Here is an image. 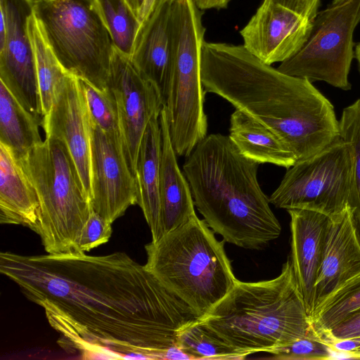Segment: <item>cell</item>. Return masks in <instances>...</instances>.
I'll return each mask as SVG.
<instances>
[{
    "instance_id": "obj_20",
    "label": "cell",
    "mask_w": 360,
    "mask_h": 360,
    "mask_svg": "<svg viewBox=\"0 0 360 360\" xmlns=\"http://www.w3.org/2000/svg\"><path fill=\"white\" fill-rule=\"evenodd\" d=\"M39 214L36 189L13 150L0 143V223L35 231Z\"/></svg>"
},
{
    "instance_id": "obj_26",
    "label": "cell",
    "mask_w": 360,
    "mask_h": 360,
    "mask_svg": "<svg viewBox=\"0 0 360 360\" xmlns=\"http://www.w3.org/2000/svg\"><path fill=\"white\" fill-rule=\"evenodd\" d=\"M114 47L131 57L141 25L126 0H95Z\"/></svg>"
},
{
    "instance_id": "obj_14",
    "label": "cell",
    "mask_w": 360,
    "mask_h": 360,
    "mask_svg": "<svg viewBox=\"0 0 360 360\" xmlns=\"http://www.w3.org/2000/svg\"><path fill=\"white\" fill-rule=\"evenodd\" d=\"M313 21L271 0H264L240 30L244 47L266 64L283 62L307 41Z\"/></svg>"
},
{
    "instance_id": "obj_4",
    "label": "cell",
    "mask_w": 360,
    "mask_h": 360,
    "mask_svg": "<svg viewBox=\"0 0 360 360\" xmlns=\"http://www.w3.org/2000/svg\"><path fill=\"white\" fill-rule=\"evenodd\" d=\"M200 319L234 349L248 356L269 353L318 334L290 259L274 278L237 280L229 292Z\"/></svg>"
},
{
    "instance_id": "obj_31",
    "label": "cell",
    "mask_w": 360,
    "mask_h": 360,
    "mask_svg": "<svg viewBox=\"0 0 360 360\" xmlns=\"http://www.w3.org/2000/svg\"><path fill=\"white\" fill-rule=\"evenodd\" d=\"M112 224L93 210L80 235L77 252H89L107 243L112 233Z\"/></svg>"
},
{
    "instance_id": "obj_10",
    "label": "cell",
    "mask_w": 360,
    "mask_h": 360,
    "mask_svg": "<svg viewBox=\"0 0 360 360\" xmlns=\"http://www.w3.org/2000/svg\"><path fill=\"white\" fill-rule=\"evenodd\" d=\"M360 22V0H333L316 14L301 49L277 68L310 82L351 89L349 73L354 57L353 35Z\"/></svg>"
},
{
    "instance_id": "obj_16",
    "label": "cell",
    "mask_w": 360,
    "mask_h": 360,
    "mask_svg": "<svg viewBox=\"0 0 360 360\" xmlns=\"http://www.w3.org/2000/svg\"><path fill=\"white\" fill-rule=\"evenodd\" d=\"M360 275V241L348 207L330 218L323 260L314 285L311 319L326 301Z\"/></svg>"
},
{
    "instance_id": "obj_7",
    "label": "cell",
    "mask_w": 360,
    "mask_h": 360,
    "mask_svg": "<svg viewBox=\"0 0 360 360\" xmlns=\"http://www.w3.org/2000/svg\"><path fill=\"white\" fill-rule=\"evenodd\" d=\"M194 0H176L172 7V61L163 101L173 147L188 157L207 136L205 91L201 79L205 28Z\"/></svg>"
},
{
    "instance_id": "obj_8",
    "label": "cell",
    "mask_w": 360,
    "mask_h": 360,
    "mask_svg": "<svg viewBox=\"0 0 360 360\" xmlns=\"http://www.w3.org/2000/svg\"><path fill=\"white\" fill-rule=\"evenodd\" d=\"M34 15L52 51L70 75L108 88L114 44L95 0H33Z\"/></svg>"
},
{
    "instance_id": "obj_6",
    "label": "cell",
    "mask_w": 360,
    "mask_h": 360,
    "mask_svg": "<svg viewBox=\"0 0 360 360\" xmlns=\"http://www.w3.org/2000/svg\"><path fill=\"white\" fill-rule=\"evenodd\" d=\"M20 160L38 195L36 233L45 251L78 252L80 235L93 209L67 146L46 138Z\"/></svg>"
},
{
    "instance_id": "obj_36",
    "label": "cell",
    "mask_w": 360,
    "mask_h": 360,
    "mask_svg": "<svg viewBox=\"0 0 360 360\" xmlns=\"http://www.w3.org/2000/svg\"><path fill=\"white\" fill-rule=\"evenodd\" d=\"M162 359H191V358L181 350L176 345L169 347L164 352Z\"/></svg>"
},
{
    "instance_id": "obj_12",
    "label": "cell",
    "mask_w": 360,
    "mask_h": 360,
    "mask_svg": "<svg viewBox=\"0 0 360 360\" xmlns=\"http://www.w3.org/2000/svg\"><path fill=\"white\" fill-rule=\"evenodd\" d=\"M108 87L117 105L119 129L129 167L135 176L141 141L151 119L160 115L163 98L130 57L115 48Z\"/></svg>"
},
{
    "instance_id": "obj_22",
    "label": "cell",
    "mask_w": 360,
    "mask_h": 360,
    "mask_svg": "<svg viewBox=\"0 0 360 360\" xmlns=\"http://www.w3.org/2000/svg\"><path fill=\"white\" fill-rule=\"evenodd\" d=\"M229 136L245 157L259 164L288 169L296 162L293 153L276 134L240 110L231 115Z\"/></svg>"
},
{
    "instance_id": "obj_13",
    "label": "cell",
    "mask_w": 360,
    "mask_h": 360,
    "mask_svg": "<svg viewBox=\"0 0 360 360\" xmlns=\"http://www.w3.org/2000/svg\"><path fill=\"white\" fill-rule=\"evenodd\" d=\"M33 12V0H0V13L6 26L5 41L0 46V81L41 124L35 57L28 29Z\"/></svg>"
},
{
    "instance_id": "obj_37",
    "label": "cell",
    "mask_w": 360,
    "mask_h": 360,
    "mask_svg": "<svg viewBox=\"0 0 360 360\" xmlns=\"http://www.w3.org/2000/svg\"><path fill=\"white\" fill-rule=\"evenodd\" d=\"M126 1L139 18L140 12L143 8V6L146 0H126Z\"/></svg>"
},
{
    "instance_id": "obj_21",
    "label": "cell",
    "mask_w": 360,
    "mask_h": 360,
    "mask_svg": "<svg viewBox=\"0 0 360 360\" xmlns=\"http://www.w3.org/2000/svg\"><path fill=\"white\" fill-rule=\"evenodd\" d=\"M160 115L150 121L139 148L135 172L138 202L150 228L152 240L162 236L160 226V174L161 129Z\"/></svg>"
},
{
    "instance_id": "obj_9",
    "label": "cell",
    "mask_w": 360,
    "mask_h": 360,
    "mask_svg": "<svg viewBox=\"0 0 360 360\" xmlns=\"http://www.w3.org/2000/svg\"><path fill=\"white\" fill-rule=\"evenodd\" d=\"M354 191V160L341 138L288 168L269 198L276 207L317 211L335 218L348 207Z\"/></svg>"
},
{
    "instance_id": "obj_2",
    "label": "cell",
    "mask_w": 360,
    "mask_h": 360,
    "mask_svg": "<svg viewBox=\"0 0 360 360\" xmlns=\"http://www.w3.org/2000/svg\"><path fill=\"white\" fill-rule=\"evenodd\" d=\"M201 79L205 92L219 96L276 134L296 162L340 138L334 107L311 82L264 63L243 45L205 41Z\"/></svg>"
},
{
    "instance_id": "obj_32",
    "label": "cell",
    "mask_w": 360,
    "mask_h": 360,
    "mask_svg": "<svg viewBox=\"0 0 360 360\" xmlns=\"http://www.w3.org/2000/svg\"><path fill=\"white\" fill-rule=\"evenodd\" d=\"M328 335L337 339H354L360 341V309L352 312L333 328L319 336Z\"/></svg>"
},
{
    "instance_id": "obj_30",
    "label": "cell",
    "mask_w": 360,
    "mask_h": 360,
    "mask_svg": "<svg viewBox=\"0 0 360 360\" xmlns=\"http://www.w3.org/2000/svg\"><path fill=\"white\" fill-rule=\"evenodd\" d=\"M272 358L281 360L331 359L332 349L318 334L298 339L270 351Z\"/></svg>"
},
{
    "instance_id": "obj_23",
    "label": "cell",
    "mask_w": 360,
    "mask_h": 360,
    "mask_svg": "<svg viewBox=\"0 0 360 360\" xmlns=\"http://www.w3.org/2000/svg\"><path fill=\"white\" fill-rule=\"evenodd\" d=\"M40 122L26 110L0 81V143L19 158L42 142Z\"/></svg>"
},
{
    "instance_id": "obj_5",
    "label": "cell",
    "mask_w": 360,
    "mask_h": 360,
    "mask_svg": "<svg viewBox=\"0 0 360 360\" xmlns=\"http://www.w3.org/2000/svg\"><path fill=\"white\" fill-rule=\"evenodd\" d=\"M146 269L200 318L233 288L236 278L214 231L196 214L145 246Z\"/></svg>"
},
{
    "instance_id": "obj_19",
    "label": "cell",
    "mask_w": 360,
    "mask_h": 360,
    "mask_svg": "<svg viewBox=\"0 0 360 360\" xmlns=\"http://www.w3.org/2000/svg\"><path fill=\"white\" fill-rule=\"evenodd\" d=\"M161 129L160 174V226L162 236L189 220L195 214L188 182L177 162L164 108L159 117Z\"/></svg>"
},
{
    "instance_id": "obj_38",
    "label": "cell",
    "mask_w": 360,
    "mask_h": 360,
    "mask_svg": "<svg viewBox=\"0 0 360 360\" xmlns=\"http://www.w3.org/2000/svg\"><path fill=\"white\" fill-rule=\"evenodd\" d=\"M354 56L357 60L360 71V42L356 45L355 48Z\"/></svg>"
},
{
    "instance_id": "obj_39",
    "label": "cell",
    "mask_w": 360,
    "mask_h": 360,
    "mask_svg": "<svg viewBox=\"0 0 360 360\" xmlns=\"http://www.w3.org/2000/svg\"><path fill=\"white\" fill-rule=\"evenodd\" d=\"M351 359H360V349L349 352Z\"/></svg>"
},
{
    "instance_id": "obj_35",
    "label": "cell",
    "mask_w": 360,
    "mask_h": 360,
    "mask_svg": "<svg viewBox=\"0 0 360 360\" xmlns=\"http://www.w3.org/2000/svg\"><path fill=\"white\" fill-rule=\"evenodd\" d=\"M197 6L201 10L211 8L221 9L227 7L230 0H194Z\"/></svg>"
},
{
    "instance_id": "obj_29",
    "label": "cell",
    "mask_w": 360,
    "mask_h": 360,
    "mask_svg": "<svg viewBox=\"0 0 360 360\" xmlns=\"http://www.w3.org/2000/svg\"><path fill=\"white\" fill-rule=\"evenodd\" d=\"M86 103L92 124L108 133H120L116 102L108 87L101 91L80 79Z\"/></svg>"
},
{
    "instance_id": "obj_18",
    "label": "cell",
    "mask_w": 360,
    "mask_h": 360,
    "mask_svg": "<svg viewBox=\"0 0 360 360\" xmlns=\"http://www.w3.org/2000/svg\"><path fill=\"white\" fill-rule=\"evenodd\" d=\"M172 4H161L142 22L130 57L139 72L158 89L163 101L172 61Z\"/></svg>"
},
{
    "instance_id": "obj_11",
    "label": "cell",
    "mask_w": 360,
    "mask_h": 360,
    "mask_svg": "<svg viewBox=\"0 0 360 360\" xmlns=\"http://www.w3.org/2000/svg\"><path fill=\"white\" fill-rule=\"evenodd\" d=\"M91 191L93 210L110 224L138 202L136 180L120 133L105 132L91 122Z\"/></svg>"
},
{
    "instance_id": "obj_28",
    "label": "cell",
    "mask_w": 360,
    "mask_h": 360,
    "mask_svg": "<svg viewBox=\"0 0 360 360\" xmlns=\"http://www.w3.org/2000/svg\"><path fill=\"white\" fill-rule=\"evenodd\" d=\"M360 309V275L349 281L335 292L311 319L313 326L319 335L342 321Z\"/></svg>"
},
{
    "instance_id": "obj_33",
    "label": "cell",
    "mask_w": 360,
    "mask_h": 360,
    "mask_svg": "<svg viewBox=\"0 0 360 360\" xmlns=\"http://www.w3.org/2000/svg\"><path fill=\"white\" fill-rule=\"evenodd\" d=\"M281 4L309 20L314 21L318 13L320 0H271Z\"/></svg>"
},
{
    "instance_id": "obj_27",
    "label": "cell",
    "mask_w": 360,
    "mask_h": 360,
    "mask_svg": "<svg viewBox=\"0 0 360 360\" xmlns=\"http://www.w3.org/2000/svg\"><path fill=\"white\" fill-rule=\"evenodd\" d=\"M340 137L347 143L354 160V191L349 203L360 241V98L345 108L339 120Z\"/></svg>"
},
{
    "instance_id": "obj_17",
    "label": "cell",
    "mask_w": 360,
    "mask_h": 360,
    "mask_svg": "<svg viewBox=\"0 0 360 360\" xmlns=\"http://www.w3.org/2000/svg\"><path fill=\"white\" fill-rule=\"evenodd\" d=\"M287 211L290 216V261L311 317L314 285L324 257L330 217L311 210Z\"/></svg>"
},
{
    "instance_id": "obj_3",
    "label": "cell",
    "mask_w": 360,
    "mask_h": 360,
    "mask_svg": "<svg viewBox=\"0 0 360 360\" xmlns=\"http://www.w3.org/2000/svg\"><path fill=\"white\" fill-rule=\"evenodd\" d=\"M259 163L245 157L229 136H206L186 157L184 174L194 204L224 241L259 250L279 237L281 224L258 179Z\"/></svg>"
},
{
    "instance_id": "obj_34",
    "label": "cell",
    "mask_w": 360,
    "mask_h": 360,
    "mask_svg": "<svg viewBox=\"0 0 360 360\" xmlns=\"http://www.w3.org/2000/svg\"><path fill=\"white\" fill-rule=\"evenodd\" d=\"M176 0H146L140 12L139 19L142 23L158 6L166 2H174Z\"/></svg>"
},
{
    "instance_id": "obj_25",
    "label": "cell",
    "mask_w": 360,
    "mask_h": 360,
    "mask_svg": "<svg viewBox=\"0 0 360 360\" xmlns=\"http://www.w3.org/2000/svg\"><path fill=\"white\" fill-rule=\"evenodd\" d=\"M176 345L191 359H243L248 356L234 349L200 318L180 330Z\"/></svg>"
},
{
    "instance_id": "obj_15",
    "label": "cell",
    "mask_w": 360,
    "mask_h": 360,
    "mask_svg": "<svg viewBox=\"0 0 360 360\" xmlns=\"http://www.w3.org/2000/svg\"><path fill=\"white\" fill-rule=\"evenodd\" d=\"M41 125L46 138L65 144L91 198V121L79 78L65 77Z\"/></svg>"
},
{
    "instance_id": "obj_24",
    "label": "cell",
    "mask_w": 360,
    "mask_h": 360,
    "mask_svg": "<svg viewBox=\"0 0 360 360\" xmlns=\"http://www.w3.org/2000/svg\"><path fill=\"white\" fill-rule=\"evenodd\" d=\"M29 33L34 52L37 77L43 117L53 104L56 92L69 73L49 46L34 13L29 20Z\"/></svg>"
},
{
    "instance_id": "obj_1",
    "label": "cell",
    "mask_w": 360,
    "mask_h": 360,
    "mask_svg": "<svg viewBox=\"0 0 360 360\" xmlns=\"http://www.w3.org/2000/svg\"><path fill=\"white\" fill-rule=\"evenodd\" d=\"M0 271L44 311L62 347L84 358L162 359L200 317L125 252L0 253Z\"/></svg>"
}]
</instances>
